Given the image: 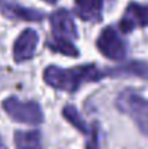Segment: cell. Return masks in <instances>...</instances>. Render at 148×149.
<instances>
[{
  "instance_id": "7c38bea8",
  "label": "cell",
  "mask_w": 148,
  "mask_h": 149,
  "mask_svg": "<svg viewBox=\"0 0 148 149\" xmlns=\"http://www.w3.org/2000/svg\"><path fill=\"white\" fill-rule=\"evenodd\" d=\"M62 116H64V119L73 126V127H76L79 132H81L83 135H87L89 132H90V129H89V126L86 125V122H84V119L81 117V114L79 113V110L73 106V104H67L64 109H62Z\"/></svg>"
},
{
  "instance_id": "ba28073f",
  "label": "cell",
  "mask_w": 148,
  "mask_h": 149,
  "mask_svg": "<svg viewBox=\"0 0 148 149\" xmlns=\"http://www.w3.org/2000/svg\"><path fill=\"white\" fill-rule=\"evenodd\" d=\"M0 10L4 16L12 17V19H20L26 22H38L44 19V13L35 9L23 7L18 3H10L6 0H0Z\"/></svg>"
},
{
  "instance_id": "7a4b0ae2",
  "label": "cell",
  "mask_w": 148,
  "mask_h": 149,
  "mask_svg": "<svg viewBox=\"0 0 148 149\" xmlns=\"http://www.w3.org/2000/svg\"><path fill=\"white\" fill-rule=\"evenodd\" d=\"M116 107L129 116L138 129L148 136V100L134 91H122L116 99Z\"/></svg>"
},
{
  "instance_id": "5b68a950",
  "label": "cell",
  "mask_w": 148,
  "mask_h": 149,
  "mask_svg": "<svg viewBox=\"0 0 148 149\" xmlns=\"http://www.w3.org/2000/svg\"><path fill=\"white\" fill-rule=\"evenodd\" d=\"M49 23H51L52 38L55 39L73 41L79 35L73 16L67 9H58L52 12V15L49 16Z\"/></svg>"
},
{
  "instance_id": "6da1fadb",
  "label": "cell",
  "mask_w": 148,
  "mask_h": 149,
  "mask_svg": "<svg viewBox=\"0 0 148 149\" xmlns=\"http://www.w3.org/2000/svg\"><path fill=\"white\" fill-rule=\"evenodd\" d=\"M106 72L100 71L96 65L86 64L77 65L71 68H60L55 65H49L44 70V81L49 87L67 93H76L81 86L87 83L99 81L105 77Z\"/></svg>"
},
{
  "instance_id": "5bb4252c",
  "label": "cell",
  "mask_w": 148,
  "mask_h": 149,
  "mask_svg": "<svg viewBox=\"0 0 148 149\" xmlns=\"http://www.w3.org/2000/svg\"><path fill=\"white\" fill-rule=\"evenodd\" d=\"M86 149H100V145H99V126H97V123H95V125L90 127L89 139H87V142H86Z\"/></svg>"
},
{
  "instance_id": "277c9868",
  "label": "cell",
  "mask_w": 148,
  "mask_h": 149,
  "mask_svg": "<svg viewBox=\"0 0 148 149\" xmlns=\"http://www.w3.org/2000/svg\"><path fill=\"white\" fill-rule=\"evenodd\" d=\"M96 47L103 56L112 61H123L126 58V45L113 26H107L99 33Z\"/></svg>"
},
{
  "instance_id": "9c48e42d",
  "label": "cell",
  "mask_w": 148,
  "mask_h": 149,
  "mask_svg": "<svg viewBox=\"0 0 148 149\" xmlns=\"http://www.w3.org/2000/svg\"><path fill=\"white\" fill-rule=\"evenodd\" d=\"M106 0H74L76 13L86 22H99L103 16Z\"/></svg>"
},
{
  "instance_id": "9a60e30c",
  "label": "cell",
  "mask_w": 148,
  "mask_h": 149,
  "mask_svg": "<svg viewBox=\"0 0 148 149\" xmlns=\"http://www.w3.org/2000/svg\"><path fill=\"white\" fill-rule=\"evenodd\" d=\"M0 149H6L4 143H3V141H1V138H0Z\"/></svg>"
},
{
  "instance_id": "4fadbf2b",
  "label": "cell",
  "mask_w": 148,
  "mask_h": 149,
  "mask_svg": "<svg viewBox=\"0 0 148 149\" xmlns=\"http://www.w3.org/2000/svg\"><path fill=\"white\" fill-rule=\"evenodd\" d=\"M47 47L54 52H58V54H62V55H67V56H79V49L76 48L73 41L51 38L47 41Z\"/></svg>"
},
{
  "instance_id": "3957f363",
  "label": "cell",
  "mask_w": 148,
  "mask_h": 149,
  "mask_svg": "<svg viewBox=\"0 0 148 149\" xmlns=\"http://www.w3.org/2000/svg\"><path fill=\"white\" fill-rule=\"evenodd\" d=\"M1 106L7 116L15 122L32 126L44 122V113L36 101H22L16 97H7Z\"/></svg>"
},
{
  "instance_id": "30bf717a",
  "label": "cell",
  "mask_w": 148,
  "mask_h": 149,
  "mask_svg": "<svg viewBox=\"0 0 148 149\" xmlns=\"http://www.w3.org/2000/svg\"><path fill=\"white\" fill-rule=\"evenodd\" d=\"M15 148L16 149H44L39 130H18L15 132Z\"/></svg>"
},
{
  "instance_id": "2e32d148",
  "label": "cell",
  "mask_w": 148,
  "mask_h": 149,
  "mask_svg": "<svg viewBox=\"0 0 148 149\" xmlns=\"http://www.w3.org/2000/svg\"><path fill=\"white\" fill-rule=\"evenodd\" d=\"M44 1H47L49 4H54V3H57V0H44Z\"/></svg>"
},
{
  "instance_id": "8fae6325",
  "label": "cell",
  "mask_w": 148,
  "mask_h": 149,
  "mask_svg": "<svg viewBox=\"0 0 148 149\" xmlns=\"http://www.w3.org/2000/svg\"><path fill=\"white\" fill-rule=\"evenodd\" d=\"M106 75H135L141 78H148V64L141 61H132L122 67L109 70Z\"/></svg>"
},
{
  "instance_id": "8992f818",
  "label": "cell",
  "mask_w": 148,
  "mask_h": 149,
  "mask_svg": "<svg viewBox=\"0 0 148 149\" xmlns=\"http://www.w3.org/2000/svg\"><path fill=\"white\" fill-rule=\"evenodd\" d=\"M38 39H39L38 33L31 28L19 33V36L15 39V44H13V58L18 64L32 59V56L36 52Z\"/></svg>"
},
{
  "instance_id": "52a82bcc",
  "label": "cell",
  "mask_w": 148,
  "mask_h": 149,
  "mask_svg": "<svg viewBox=\"0 0 148 149\" xmlns=\"http://www.w3.org/2000/svg\"><path fill=\"white\" fill-rule=\"evenodd\" d=\"M141 26H148V6L131 3L119 22V28L123 33H129Z\"/></svg>"
}]
</instances>
